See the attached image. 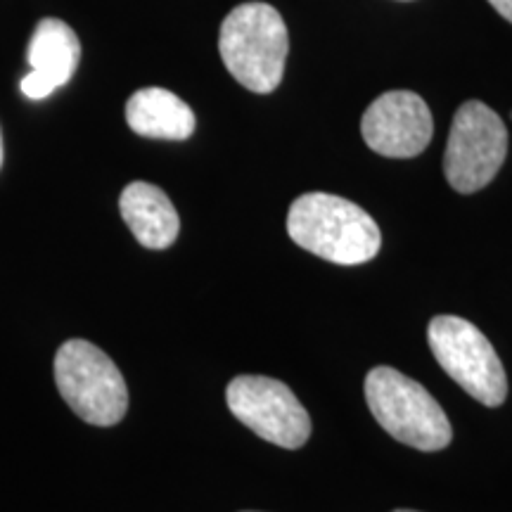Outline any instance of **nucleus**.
I'll return each mask as SVG.
<instances>
[{
  "instance_id": "f8f14e48",
  "label": "nucleus",
  "mask_w": 512,
  "mask_h": 512,
  "mask_svg": "<svg viewBox=\"0 0 512 512\" xmlns=\"http://www.w3.org/2000/svg\"><path fill=\"white\" fill-rule=\"evenodd\" d=\"M491 8H494L503 19H508L512 24V0H489Z\"/></svg>"
},
{
  "instance_id": "6e6552de",
  "label": "nucleus",
  "mask_w": 512,
  "mask_h": 512,
  "mask_svg": "<svg viewBox=\"0 0 512 512\" xmlns=\"http://www.w3.org/2000/svg\"><path fill=\"white\" fill-rule=\"evenodd\" d=\"M434 133L427 102L413 91H389L373 100L361 119V136L382 157L411 159L427 150Z\"/></svg>"
},
{
  "instance_id": "423d86ee",
  "label": "nucleus",
  "mask_w": 512,
  "mask_h": 512,
  "mask_svg": "<svg viewBox=\"0 0 512 512\" xmlns=\"http://www.w3.org/2000/svg\"><path fill=\"white\" fill-rule=\"evenodd\" d=\"M508 155V128L479 100L458 107L448 133L444 174L460 195H472L494 181Z\"/></svg>"
},
{
  "instance_id": "4468645a",
  "label": "nucleus",
  "mask_w": 512,
  "mask_h": 512,
  "mask_svg": "<svg viewBox=\"0 0 512 512\" xmlns=\"http://www.w3.org/2000/svg\"><path fill=\"white\" fill-rule=\"evenodd\" d=\"M394 512H415V510H394Z\"/></svg>"
},
{
  "instance_id": "39448f33",
  "label": "nucleus",
  "mask_w": 512,
  "mask_h": 512,
  "mask_svg": "<svg viewBox=\"0 0 512 512\" xmlns=\"http://www.w3.org/2000/svg\"><path fill=\"white\" fill-rule=\"evenodd\" d=\"M427 342L444 373L472 399L489 408L501 406L508 396V375L482 330L460 316H437L430 320Z\"/></svg>"
},
{
  "instance_id": "ddd939ff",
  "label": "nucleus",
  "mask_w": 512,
  "mask_h": 512,
  "mask_svg": "<svg viewBox=\"0 0 512 512\" xmlns=\"http://www.w3.org/2000/svg\"><path fill=\"white\" fill-rule=\"evenodd\" d=\"M0 166H3V133H0Z\"/></svg>"
},
{
  "instance_id": "9b49d317",
  "label": "nucleus",
  "mask_w": 512,
  "mask_h": 512,
  "mask_svg": "<svg viewBox=\"0 0 512 512\" xmlns=\"http://www.w3.org/2000/svg\"><path fill=\"white\" fill-rule=\"evenodd\" d=\"M126 124L133 133L157 140H188L195 133V112L166 88H140L126 102Z\"/></svg>"
},
{
  "instance_id": "7ed1b4c3",
  "label": "nucleus",
  "mask_w": 512,
  "mask_h": 512,
  "mask_svg": "<svg viewBox=\"0 0 512 512\" xmlns=\"http://www.w3.org/2000/svg\"><path fill=\"white\" fill-rule=\"evenodd\" d=\"M366 401L387 434L418 451H441L453 430L444 408L422 384L389 366H377L366 377Z\"/></svg>"
},
{
  "instance_id": "1a4fd4ad",
  "label": "nucleus",
  "mask_w": 512,
  "mask_h": 512,
  "mask_svg": "<svg viewBox=\"0 0 512 512\" xmlns=\"http://www.w3.org/2000/svg\"><path fill=\"white\" fill-rule=\"evenodd\" d=\"M81 60L79 36L62 19L38 22L27 48L31 72L22 79V93L29 100H43L72 79Z\"/></svg>"
},
{
  "instance_id": "9d476101",
  "label": "nucleus",
  "mask_w": 512,
  "mask_h": 512,
  "mask_svg": "<svg viewBox=\"0 0 512 512\" xmlns=\"http://www.w3.org/2000/svg\"><path fill=\"white\" fill-rule=\"evenodd\" d=\"M119 211L133 238L143 247L166 249L176 242L181 219L166 192L157 185L128 183L119 197Z\"/></svg>"
},
{
  "instance_id": "f257e3e1",
  "label": "nucleus",
  "mask_w": 512,
  "mask_h": 512,
  "mask_svg": "<svg viewBox=\"0 0 512 512\" xmlns=\"http://www.w3.org/2000/svg\"><path fill=\"white\" fill-rule=\"evenodd\" d=\"M287 233L306 252L339 266L375 259L382 235L373 216L358 204L328 192H306L287 211Z\"/></svg>"
},
{
  "instance_id": "f03ea898",
  "label": "nucleus",
  "mask_w": 512,
  "mask_h": 512,
  "mask_svg": "<svg viewBox=\"0 0 512 512\" xmlns=\"http://www.w3.org/2000/svg\"><path fill=\"white\" fill-rule=\"evenodd\" d=\"M219 53L240 86L259 95L273 93L290 53L285 19L268 3L238 5L221 24Z\"/></svg>"
},
{
  "instance_id": "0eeeda50",
  "label": "nucleus",
  "mask_w": 512,
  "mask_h": 512,
  "mask_svg": "<svg viewBox=\"0 0 512 512\" xmlns=\"http://www.w3.org/2000/svg\"><path fill=\"white\" fill-rule=\"evenodd\" d=\"M230 413L256 437L280 448H302L311 437V418L287 384L264 375H240L226 389Z\"/></svg>"
},
{
  "instance_id": "20e7f679",
  "label": "nucleus",
  "mask_w": 512,
  "mask_h": 512,
  "mask_svg": "<svg viewBox=\"0 0 512 512\" xmlns=\"http://www.w3.org/2000/svg\"><path fill=\"white\" fill-rule=\"evenodd\" d=\"M55 382L67 406L83 422L112 427L128 411L124 375L100 347L86 339H69L57 349Z\"/></svg>"
}]
</instances>
